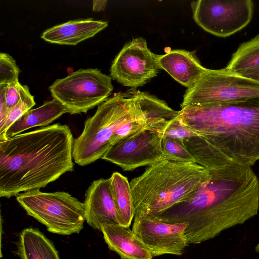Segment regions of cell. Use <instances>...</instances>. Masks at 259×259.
Instances as JSON below:
<instances>
[{"label":"cell","mask_w":259,"mask_h":259,"mask_svg":"<svg viewBox=\"0 0 259 259\" xmlns=\"http://www.w3.org/2000/svg\"><path fill=\"white\" fill-rule=\"evenodd\" d=\"M208 170L210 179L195 194L154 218L187 223L189 245L243 224L259 210V179L251 166L231 163Z\"/></svg>","instance_id":"1"},{"label":"cell","mask_w":259,"mask_h":259,"mask_svg":"<svg viewBox=\"0 0 259 259\" xmlns=\"http://www.w3.org/2000/svg\"><path fill=\"white\" fill-rule=\"evenodd\" d=\"M177 117L199 135L184 139L196 162L207 169L259 160V97L188 106Z\"/></svg>","instance_id":"2"},{"label":"cell","mask_w":259,"mask_h":259,"mask_svg":"<svg viewBox=\"0 0 259 259\" xmlns=\"http://www.w3.org/2000/svg\"><path fill=\"white\" fill-rule=\"evenodd\" d=\"M74 139L59 123L0 141V197L40 189L74 170Z\"/></svg>","instance_id":"3"},{"label":"cell","mask_w":259,"mask_h":259,"mask_svg":"<svg viewBox=\"0 0 259 259\" xmlns=\"http://www.w3.org/2000/svg\"><path fill=\"white\" fill-rule=\"evenodd\" d=\"M174 115L165 101L149 93L136 89L115 93L84 122L82 133L74 140L73 160L85 166L102 158L111 146L112 137L125 123L149 118L170 119Z\"/></svg>","instance_id":"4"},{"label":"cell","mask_w":259,"mask_h":259,"mask_svg":"<svg viewBox=\"0 0 259 259\" xmlns=\"http://www.w3.org/2000/svg\"><path fill=\"white\" fill-rule=\"evenodd\" d=\"M210 178L197 163L163 159L130 182L135 216L154 219L195 194Z\"/></svg>","instance_id":"5"},{"label":"cell","mask_w":259,"mask_h":259,"mask_svg":"<svg viewBox=\"0 0 259 259\" xmlns=\"http://www.w3.org/2000/svg\"><path fill=\"white\" fill-rule=\"evenodd\" d=\"M16 200L27 214L53 233L78 234L85 221L83 202L68 192H44L39 189L19 194Z\"/></svg>","instance_id":"6"},{"label":"cell","mask_w":259,"mask_h":259,"mask_svg":"<svg viewBox=\"0 0 259 259\" xmlns=\"http://www.w3.org/2000/svg\"><path fill=\"white\" fill-rule=\"evenodd\" d=\"M110 76L97 68L79 69L49 87L53 99L70 114L87 113L109 98L113 90Z\"/></svg>","instance_id":"7"},{"label":"cell","mask_w":259,"mask_h":259,"mask_svg":"<svg viewBox=\"0 0 259 259\" xmlns=\"http://www.w3.org/2000/svg\"><path fill=\"white\" fill-rule=\"evenodd\" d=\"M259 97V81L231 72L225 68L209 69L183 96L181 108Z\"/></svg>","instance_id":"8"},{"label":"cell","mask_w":259,"mask_h":259,"mask_svg":"<svg viewBox=\"0 0 259 259\" xmlns=\"http://www.w3.org/2000/svg\"><path fill=\"white\" fill-rule=\"evenodd\" d=\"M195 22L215 36L228 37L251 21L254 4L251 0H199L191 4Z\"/></svg>","instance_id":"9"},{"label":"cell","mask_w":259,"mask_h":259,"mask_svg":"<svg viewBox=\"0 0 259 259\" xmlns=\"http://www.w3.org/2000/svg\"><path fill=\"white\" fill-rule=\"evenodd\" d=\"M162 131L147 129L112 145L102 159L120 167L124 171L151 166L164 159Z\"/></svg>","instance_id":"10"},{"label":"cell","mask_w":259,"mask_h":259,"mask_svg":"<svg viewBox=\"0 0 259 259\" xmlns=\"http://www.w3.org/2000/svg\"><path fill=\"white\" fill-rule=\"evenodd\" d=\"M159 69L156 55L148 49L146 39L138 37L124 45L113 60L110 71L112 79L136 89L156 76Z\"/></svg>","instance_id":"11"},{"label":"cell","mask_w":259,"mask_h":259,"mask_svg":"<svg viewBox=\"0 0 259 259\" xmlns=\"http://www.w3.org/2000/svg\"><path fill=\"white\" fill-rule=\"evenodd\" d=\"M186 223H167L156 219L134 217L132 231L153 257L164 254L181 255L189 244Z\"/></svg>","instance_id":"12"},{"label":"cell","mask_w":259,"mask_h":259,"mask_svg":"<svg viewBox=\"0 0 259 259\" xmlns=\"http://www.w3.org/2000/svg\"><path fill=\"white\" fill-rule=\"evenodd\" d=\"M83 204L85 221L93 228L101 230L104 224L121 225L112 194L110 178L93 181L85 192Z\"/></svg>","instance_id":"13"},{"label":"cell","mask_w":259,"mask_h":259,"mask_svg":"<svg viewBox=\"0 0 259 259\" xmlns=\"http://www.w3.org/2000/svg\"><path fill=\"white\" fill-rule=\"evenodd\" d=\"M160 69L188 88L194 84L209 69L203 67L192 52L174 50L164 55H156Z\"/></svg>","instance_id":"14"},{"label":"cell","mask_w":259,"mask_h":259,"mask_svg":"<svg viewBox=\"0 0 259 259\" xmlns=\"http://www.w3.org/2000/svg\"><path fill=\"white\" fill-rule=\"evenodd\" d=\"M107 21L93 18L71 20L46 30L41 35L45 41L62 45H76L105 28Z\"/></svg>","instance_id":"15"},{"label":"cell","mask_w":259,"mask_h":259,"mask_svg":"<svg viewBox=\"0 0 259 259\" xmlns=\"http://www.w3.org/2000/svg\"><path fill=\"white\" fill-rule=\"evenodd\" d=\"M104 239L109 248L122 259H153L149 249L129 228L116 224L102 225Z\"/></svg>","instance_id":"16"},{"label":"cell","mask_w":259,"mask_h":259,"mask_svg":"<svg viewBox=\"0 0 259 259\" xmlns=\"http://www.w3.org/2000/svg\"><path fill=\"white\" fill-rule=\"evenodd\" d=\"M66 113L65 108L56 100L46 101L40 106L28 111L15 121L6 131L3 141L32 127L48 126Z\"/></svg>","instance_id":"17"},{"label":"cell","mask_w":259,"mask_h":259,"mask_svg":"<svg viewBox=\"0 0 259 259\" xmlns=\"http://www.w3.org/2000/svg\"><path fill=\"white\" fill-rule=\"evenodd\" d=\"M17 246L21 259H60L53 243L34 228H26L21 231Z\"/></svg>","instance_id":"18"},{"label":"cell","mask_w":259,"mask_h":259,"mask_svg":"<svg viewBox=\"0 0 259 259\" xmlns=\"http://www.w3.org/2000/svg\"><path fill=\"white\" fill-rule=\"evenodd\" d=\"M110 185L121 226L129 228L134 218L135 210L132 190L126 177L118 172L112 173Z\"/></svg>","instance_id":"19"},{"label":"cell","mask_w":259,"mask_h":259,"mask_svg":"<svg viewBox=\"0 0 259 259\" xmlns=\"http://www.w3.org/2000/svg\"><path fill=\"white\" fill-rule=\"evenodd\" d=\"M259 68V34L241 44L232 54L225 68L239 73Z\"/></svg>","instance_id":"20"},{"label":"cell","mask_w":259,"mask_h":259,"mask_svg":"<svg viewBox=\"0 0 259 259\" xmlns=\"http://www.w3.org/2000/svg\"><path fill=\"white\" fill-rule=\"evenodd\" d=\"M162 150L164 159L179 163H197L185 146L184 139L163 137Z\"/></svg>","instance_id":"21"},{"label":"cell","mask_w":259,"mask_h":259,"mask_svg":"<svg viewBox=\"0 0 259 259\" xmlns=\"http://www.w3.org/2000/svg\"><path fill=\"white\" fill-rule=\"evenodd\" d=\"M34 97L30 94L26 85H21L20 99L10 110L4 125L0 127V141H3L6 131L18 119L35 105Z\"/></svg>","instance_id":"22"},{"label":"cell","mask_w":259,"mask_h":259,"mask_svg":"<svg viewBox=\"0 0 259 259\" xmlns=\"http://www.w3.org/2000/svg\"><path fill=\"white\" fill-rule=\"evenodd\" d=\"M20 71L11 56L6 53H0V84L8 85L18 82Z\"/></svg>","instance_id":"23"},{"label":"cell","mask_w":259,"mask_h":259,"mask_svg":"<svg viewBox=\"0 0 259 259\" xmlns=\"http://www.w3.org/2000/svg\"><path fill=\"white\" fill-rule=\"evenodd\" d=\"M163 137L185 139L199 135L195 131L184 124L177 116L170 119L164 127Z\"/></svg>","instance_id":"24"},{"label":"cell","mask_w":259,"mask_h":259,"mask_svg":"<svg viewBox=\"0 0 259 259\" xmlns=\"http://www.w3.org/2000/svg\"><path fill=\"white\" fill-rule=\"evenodd\" d=\"M21 84L18 82L8 84L5 90V99L8 108L11 110L20 99Z\"/></svg>","instance_id":"25"},{"label":"cell","mask_w":259,"mask_h":259,"mask_svg":"<svg viewBox=\"0 0 259 259\" xmlns=\"http://www.w3.org/2000/svg\"><path fill=\"white\" fill-rule=\"evenodd\" d=\"M6 86V84H0V127L4 125L10 111L7 105L5 99Z\"/></svg>","instance_id":"26"},{"label":"cell","mask_w":259,"mask_h":259,"mask_svg":"<svg viewBox=\"0 0 259 259\" xmlns=\"http://www.w3.org/2000/svg\"><path fill=\"white\" fill-rule=\"evenodd\" d=\"M235 73L243 77L259 81V68Z\"/></svg>","instance_id":"27"},{"label":"cell","mask_w":259,"mask_h":259,"mask_svg":"<svg viewBox=\"0 0 259 259\" xmlns=\"http://www.w3.org/2000/svg\"><path fill=\"white\" fill-rule=\"evenodd\" d=\"M106 0H94L93 2V11L98 12L105 9L107 5Z\"/></svg>","instance_id":"28"},{"label":"cell","mask_w":259,"mask_h":259,"mask_svg":"<svg viewBox=\"0 0 259 259\" xmlns=\"http://www.w3.org/2000/svg\"><path fill=\"white\" fill-rule=\"evenodd\" d=\"M255 251L259 253V243L257 244L256 246L255 247Z\"/></svg>","instance_id":"29"}]
</instances>
